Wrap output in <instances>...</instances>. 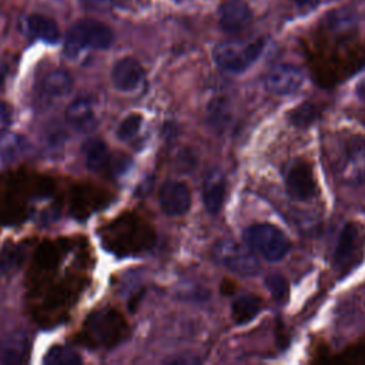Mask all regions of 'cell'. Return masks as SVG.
<instances>
[{
    "label": "cell",
    "mask_w": 365,
    "mask_h": 365,
    "mask_svg": "<svg viewBox=\"0 0 365 365\" xmlns=\"http://www.w3.org/2000/svg\"><path fill=\"white\" fill-rule=\"evenodd\" d=\"M225 198V180L221 173H210L202 184V200L208 212L217 214Z\"/></svg>",
    "instance_id": "9a60e30c"
},
{
    "label": "cell",
    "mask_w": 365,
    "mask_h": 365,
    "mask_svg": "<svg viewBox=\"0 0 365 365\" xmlns=\"http://www.w3.org/2000/svg\"><path fill=\"white\" fill-rule=\"evenodd\" d=\"M84 151V160L86 165L91 171H101L103 168L107 167L110 161L108 155V148L106 143L100 138H90L86 141L83 145Z\"/></svg>",
    "instance_id": "ffe728a7"
},
{
    "label": "cell",
    "mask_w": 365,
    "mask_h": 365,
    "mask_svg": "<svg viewBox=\"0 0 365 365\" xmlns=\"http://www.w3.org/2000/svg\"><path fill=\"white\" fill-rule=\"evenodd\" d=\"M44 362L48 365H77L81 362V356L67 346H54L46 356Z\"/></svg>",
    "instance_id": "603a6c76"
},
{
    "label": "cell",
    "mask_w": 365,
    "mask_h": 365,
    "mask_svg": "<svg viewBox=\"0 0 365 365\" xmlns=\"http://www.w3.org/2000/svg\"><path fill=\"white\" fill-rule=\"evenodd\" d=\"M4 77H6V66L0 63V86L3 84V81H4Z\"/></svg>",
    "instance_id": "1f68e13d"
},
{
    "label": "cell",
    "mask_w": 365,
    "mask_h": 365,
    "mask_svg": "<svg viewBox=\"0 0 365 365\" xmlns=\"http://www.w3.org/2000/svg\"><path fill=\"white\" fill-rule=\"evenodd\" d=\"M26 150V141L16 133H3L0 135V161H13Z\"/></svg>",
    "instance_id": "44dd1931"
},
{
    "label": "cell",
    "mask_w": 365,
    "mask_h": 365,
    "mask_svg": "<svg viewBox=\"0 0 365 365\" xmlns=\"http://www.w3.org/2000/svg\"><path fill=\"white\" fill-rule=\"evenodd\" d=\"M262 48V38L230 40L217 44L212 51V57L222 70L240 73L248 68L259 57Z\"/></svg>",
    "instance_id": "7a4b0ae2"
},
{
    "label": "cell",
    "mask_w": 365,
    "mask_h": 365,
    "mask_svg": "<svg viewBox=\"0 0 365 365\" xmlns=\"http://www.w3.org/2000/svg\"><path fill=\"white\" fill-rule=\"evenodd\" d=\"M113 40L114 34L107 24L98 20L84 19L73 24L68 30L64 50L68 57H76L86 48H108Z\"/></svg>",
    "instance_id": "6da1fadb"
},
{
    "label": "cell",
    "mask_w": 365,
    "mask_h": 365,
    "mask_svg": "<svg viewBox=\"0 0 365 365\" xmlns=\"http://www.w3.org/2000/svg\"><path fill=\"white\" fill-rule=\"evenodd\" d=\"M127 327L117 312H100L97 318V336L104 344H113L124 335Z\"/></svg>",
    "instance_id": "e0dca14e"
},
{
    "label": "cell",
    "mask_w": 365,
    "mask_h": 365,
    "mask_svg": "<svg viewBox=\"0 0 365 365\" xmlns=\"http://www.w3.org/2000/svg\"><path fill=\"white\" fill-rule=\"evenodd\" d=\"M327 27L336 34H346L355 29V16L348 9H339L331 11L325 17Z\"/></svg>",
    "instance_id": "7402d4cb"
},
{
    "label": "cell",
    "mask_w": 365,
    "mask_h": 365,
    "mask_svg": "<svg viewBox=\"0 0 365 365\" xmlns=\"http://www.w3.org/2000/svg\"><path fill=\"white\" fill-rule=\"evenodd\" d=\"M161 210L171 217L182 215L190 210L191 191L181 181H168L160 190Z\"/></svg>",
    "instance_id": "9c48e42d"
},
{
    "label": "cell",
    "mask_w": 365,
    "mask_h": 365,
    "mask_svg": "<svg viewBox=\"0 0 365 365\" xmlns=\"http://www.w3.org/2000/svg\"><path fill=\"white\" fill-rule=\"evenodd\" d=\"M304 71L292 63H279L274 66L267 77L265 87L269 93L277 96H288L297 93L304 84Z\"/></svg>",
    "instance_id": "8992f818"
},
{
    "label": "cell",
    "mask_w": 365,
    "mask_h": 365,
    "mask_svg": "<svg viewBox=\"0 0 365 365\" xmlns=\"http://www.w3.org/2000/svg\"><path fill=\"white\" fill-rule=\"evenodd\" d=\"M319 0H294V3L299 7V9H311L315 7L318 4Z\"/></svg>",
    "instance_id": "f546056e"
},
{
    "label": "cell",
    "mask_w": 365,
    "mask_h": 365,
    "mask_svg": "<svg viewBox=\"0 0 365 365\" xmlns=\"http://www.w3.org/2000/svg\"><path fill=\"white\" fill-rule=\"evenodd\" d=\"M73 87L71 76L63 68H54L48 71L41 83V91L44 97L50 100H58L70 93Z\"/></svg>",
    "instance_id": "2e32d148"
},
{
    "label": "cell",
    "mask_w": 365,
    "mask_h": 365,
    "mask_svg": "<svg viewBox=\"0 0 365 365\" xmlns=\"http://www.w3.org/2000/svg\"><path fill=\"white\" fill-rule=\"evenodd\" d=\"M212 258L227 269L251 277L259 271V261L250 247L232 240H221L212 247Z\"/></svg>",
    "instance_id": "277c9868"
},
{
    "label": "cell",
    "mask_w": 365,
    "mask_h": 365,
    "mask_svg": "<svg viewBox=\"0 0 365 365\" xmlns=\"http://www.w3.org/2000/svg\"><path fill=\"white\" fill-rule=\"evenodd\" d=\"M244 241L267 261H279L289 250V241L285 234L268 222L250 225L244 231Z\"/></svg>",
    "instance_id": "3957f363"
},
{
    "label": "cell",
    "mask_w": 365,
    "mask_h": 365,
    "mask_svg": "<svg viewBox=\"0 0 365 365\" xmlns=\"http://www.w3.org/2000/svg\"><path fill=\"white\" fill-rule=\"evenodd\" d=\"M318 117V110L312 103H304L289 113V118L297 127H308Z\"/></svg>",
    "instance_id": "cb8c5ba5"
},
{
    "label": "cell",
    "mask_w": 365,
    "mask_h": 365,
    "mask_svg": "<svg viewBox=\"0 0 365 365\" xmlns=\"http://www.w3.org/2000/svg\"><path fill=\"white\" fill-rule=\"evenodd\" d=\"M267 288L277 301H284L288 295V282L281 274H271L265 278Z\"/></svg>",
    "instance_id": "484cf974"
},
{
    "label": "cell",
    "mask_w": 365,
    "mask_h": 365,
    "mask_svg": "<svg viewBox=\"0 0 365 365\" xmlns=\"http://www.w3.org/2000/svg\"><path fill=\"white\" fill-rule=\"evenodd\" d=\"M21 30L27 36L44 40L47 43H56L60 38L57 23L43 14H29L21 19Z\"/></svg>",
    "instance_id": "4fadbf2b"
},
{
    "label": "cell",
    "mask_w": 365,
    "mask_h": 365,
    "mask_svg": "<svg viewBox=\"0 0 365 365\" xmlns=\"http://www.w3.org/2000/svg\"><path fill=\"white\" fill-rule=\"evenodd\" d=\"M111 80L117 90L124 93L134 91L144 80V68L135 58L124 57L114 64Z\"/></svg>",
    "instance_id": "30bf717a"
},
{
    "label": "cell",
    "mask_w": 365,
    "mask_h": 365,
    "mask_svg": "<svg viewBox=\"0 0 365 365\" xmlns=\"http://www.w3.org/2000/svg\"><path fill=\"white\" fill-rule=\"evenodd\" d=\"M234 291H235V282H232L230 279H225L221 282V292L224 295H231V294H234Z\"/></svg>",
    "instance_id": "f1b7e54d"
},
{
    "label": "cell",
    "mask_w": 365,
    "mask_h": 365,
    "mask_svg": "<svg viewBox=\"0 0 365 365\" xmlns=\"http://www.w3.org/2000/svg\"><path fill=\"white\" fill-rule=\"evenodd\" d=\"M358 94L365 100V80H362L361 84L358 86Z\"/></svg>",
    "instance_id": "4dcf8cb0"
},
{
    "label": "cell",
    "mask_w": 365,
    "mask_h": 365,
    "mask_svg": "<svg viewBox=\"0 0 365 365\" xmlns=\"http://www.w3.org/2000/svg\"><path fill=\"white\" fill-rule=\"evenodd\" d=\"M77 1L93 10H108L118 3V0H77Z\"/></svg>",
    "instance_id": "83f0119b"
},
{
    "label": "cell",
    "mask_w": 365,
    "mask_h": 365,
    "mask_svg": "<svg viewBox=\"0 0 365 365\" xmlns=\"http://www.w3.org/2000/svg\"><path fill=\"white\" fill-rule=\"evenodd\" d=\"M220 27L227 33H238L252 21V13L242 0H224L218 9Z\"/></svg>",
    "instance_id": "ba28073f"
},
{
    "label": "cell",
    "mask_w": 365,
    "mask_h": 365,
    "mask_svg": "<svg viewBox=\"0 0 365 365\" xmlns=\"http://www.w3.org/2000/svg\"><path fill=\"white\" fill-rule=\"evenodd\" d=\"M339 170L345 180H365V141L361 138L348 141Z\"/></svg>",
    "instance_id": "8fae6325"
},
{
    "label": "cell",
    "mask_w": 365,
    "mask_h": 365,
    "mask_svg": "<svg viewBox=\"0 0 365 365\" xmlns=\"http://www.w3.org/2000/svg\"><path fill=\"white\" fill-rule=\"evenodd\" d=\"M207 121L210 127L221 134L227 130L231 121V104L227 97H214L207 107Z\"/></svg>",
    "instance_id": "d6986e66"
},
{
    "label": "cell",
    "mask_w": 365,
    "mask_h": 365,
    "mask_svg": "<svg viewBox=\"0 0 365 365\" xmlns=\"http://www.w3.org/2000/svg\"><path fill=\"white\" fill-rule=\"evenodd\" d=\"M30 342L24 332L14 331L0 339V362L21 364L27 359Z\"/></svg>",
    "instance_id": "7c38bea8"
},
{
    "label": "cell",
    "mask_w": 365,
    "mask_h": 365,
    "mask_svg": "<svg viewBox=\"0 0 365 365\" xmlns=\"http://www.w3.org/2000/svg\"><path fill=\"white\" fill-rule=\"evenodd\" d=\"M67 121L78 130H90L96 124L94 103L90 97H78L71 101L66 110Z\"/></svg>",
    "instance_id": "5bb4252c"
},
{
    "label": "cell",
    "mask_w": 365,
    "mask_h": 365,
    "mask_svg": "<svg viewBox=\"0 0 365 365\" xmlns=\"http://www.w3.org/2000/svg\"><path fill=\"white\" fill-rule=\"evenodd\" d=\"M364 238L361 227L355 222H346L338 237L334 252V264L339 271H349L358 264L362 254Z\"/></svg>",
    "instance_id": "5b68a950"
},
{
    "label": "cell",
    "mask_w": 365,
    "mask_h": 365,
    "mask_svg": "<svg viewBox=\"0 0 365 365\" xmlns=\"http://www.w3.org/2000/svg\"><path fill=\"white\" fill-rule=\"evenodd\" d=\"M338 361L349 364H365V342H358L342 352Z\"/></svg>",
    "instance_id": "4316f807"
},
{
    "label": "cell",
    "mask_w": 365,
    "mask_h": 365,
    "mask_svg": "<svg viewBox=\"0 0 365 365\" xmlns=\"http://www.w3.org/2000/svg\"><path fill=\"white\" fill-rule=\"evenodd\" d=\"M262 308V301L255 294H244L237 297L231 305V315L235 324L242 325L252 321Z\"/></svg>",
    "instance_id": "ac0fdd59"
},
{
    "label": "cell",
    "mask_w": 365,
    "mask_h": 365,
    "mask_svg": "<svg viewBox=\"0 0 365 365\" xmlns=\"http://www.w3.org/2000/svg\"><path fill=\"white\" fill-rule=\"evenodd\" d=\"M4 117H6V108H4V106L0 103V121H1Z\"/></svg>",
    "instance_id": "d6a6232c"
},
{
    "label": "cell",
    "mask_w": 365,
    "mask_h": 365,
    "mask_svg": "<svg viewBox=\"0 0 365 365\" xmlns=\"http://www.w3.org/2000/svg\"><path fill=\"white\" fill-rule=\"evenodd\" d=\"M288 195L297 201H307L315 195L317 182L312 167L305 160H295L285 175Z\"/></svg>",
    "instance_id": "52a82bcc"
},
{
    "label": "cell",
    "mask_w": 365,
    "mask_h": 365,
    "mask_svg": "<svg viewBox=\"0 0 365 365\" xmlns=\"http://www.w3.org/2000/svg\"><path fill=\"white\" fill-rule=\"evenodd\" d=\"M143 118L140 114H130L127 115L118 125L117 134L121 140H131L134 138V135L138 133L140 127H141Z\"/></svg>",
    "instance_id": "d4e9b609"
}]
</instances>
